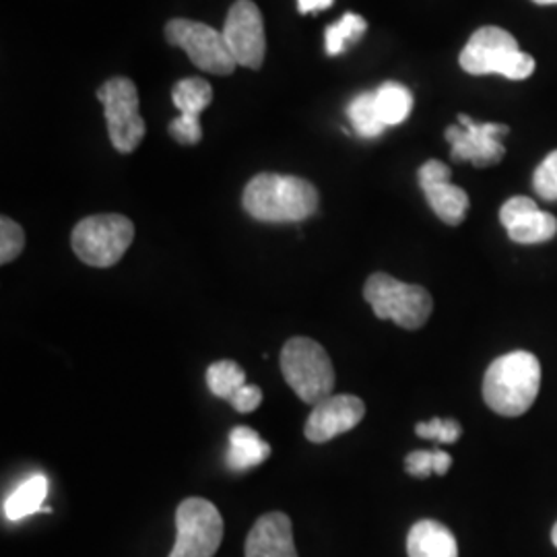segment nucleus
Segmentation results:
<instances>
[{
    "label": "nucleus",
    "instance_id": "obj_1",
    "mask_svg": "<svg viewBox=\"0 0 557 557\" xmlns=\"http://www.w3.org/2000/svg\"><path fill=\"white\" fill-rule=\"evenodd\" d=\"M242 205L262 223H299L319 211L320 195L308 180L283 174H259L244 188Z\"/></svg>",
    "mask_w": 557,
    "mask_h": 557
},
{
    "label": "nucleus",
    "instance_id": "obj_2",
    "mask_svg": "<svg viewBox=\"0 0 557 557\" xmlns=\"http://www.w3.org/2000/svg\"><path fill=\"white\" fill-rule=\"evenodd\" d=\"M541 388V363L529 351H512L492 361L483 379V398L504 418L524 416Z\"/></svg>",
    "mask_w": 557,
    "mask_h": 557
},
{
    "label": "nucleus",
    "instance_id": "obj_3",
    "mask_svg": "<svg viewBox=\"0 0 557 557\" xmlns=\"http://www.w3.org/2000/svg\"><path fill=\"white\" fill-rule=\"evenodd\" d=\"M460 69L469 75H502L506 79L522 81L533 75L535 59L518 48L510 32L485 25L467 41L460 52Z\"/></svg>",
    "mask_w": 557,
    "mask_h": 557
},
{
    "label": "nucleus",
    "instance_id": "obj_4",
    "mask_svg": "<svg viewBox=\"0 0 557 557\" xmlns=\"http://www.w3.org/2000/svg\"><path fill=\"white\" fill-rule=\"evenodd\" d=\"M283 379L306 405H319L333 395L335 368L326 349L312 338H289L281 351Z\"/></svg>",
    "mask_w": 557,
    "mask_h": 557
},
{
    "label": "nucleus",
    "instance_id": "obj_5",
    "mask_svg": "<svg viewBox=\"0 0 557 557\" xmlns=\"http://www.w3.org/2000/svg\"><path fill=\"white\" fill-rule=\"evenodd\" d=\"M363 298L380 320H393L407 331L421 329L434 308L428 289L421 285L403 283L386 273H374L366 281Z\"/></svg>",
    "mask_w": 557,
    "mask_h": 557
},
{
    "label": "nucleus",
    "instance_id": "obj_6",
    "mask_svg": "<svg viewBox=\"0 0 557 557\" xmlns=\"http://www.w3.org/2000/svg\"><path fill=\"white\" fill-rule=\"evenodd\" d=\"M133 239H135L133 221L116 213H103V215H91L81 220L73 230L71 244L75 255L85 264L96 269H108V267H114L124 257Z\"/></svg>",
    "mask_w": 557,
    "mask_h": 557
},
{
    "label": "nucleus",
    "instance_id": "obj_7",
    "mask_svg": "<svg viewBox=\"0 0 557 557\" xmlns=\"http://www.w3.org/2000/svg\"><path fill=\"white\" fill-rule=\"evenodd\" d=\"M110 140L119 153H133L145 139V120L139 112L137 85L126 77L108 79L98 89Z\"/></svg>",
    "mask_w": 557,
    "mask_h": 557
},
{
    "label": "nucleus",
    "instance_id": "obj_8",
    "mask_svg": "<svg viewBox=\"0 0 557 557\" xmlns=\"http://www.w3.org/2000/svg\"><path fill=\"white\" fill-rule=\"evenodd\" d=\"M165 40L174 48H182L193 64L205 73L225 77L238 66L225 46L223 34L207 23L172 20L165 25Z\"/></svg>",
    "mask_w": 557,
    "mask_h": 557
},
{
    "label": "nucleus",
    "instance_id": "obj_9",
    "mask_svg": "<svg viewBox=\"0 0 557 557\" xmlns=\"http://www.w3.org/2000/svg\"><path fill=\"white\" fill-rule=\"evenodd\" d=\"M176 543L170 557H213L223 541L220 510L202 498L184 499L176 512Z\"/></svg>",
    "mask_w": 557,
    "mask_h": 557
},
{
    "label": "nucleus",
    "instance_id": "obj_10",
    "mask_svg": "<svg viewBox=\"0 0 557 557\" xmlns=\"http://www.w3.org/2000/svg\"><path fill=\"white\" fill-rule=\"evenodd\" d=\"M506 124H479L467 114H458V124L446 128V140L450 143V158L455 161H469L475 168L496 165L506 156L502 137L508 135Z\"/></svg>",
    "mask_w": 557,
    "mask_h": 557
},
{
    "label": "nucleus",
    "instance_id": "obj_11",
    "mask_svg": "<svg viewBox=\"0 0 557 557\" xmlns=\"http://www.w3.org/2000/svg\"><path fill=\"white\" fill-rule=\"evenodd\" d=\"M223 40L238 66L259 71L267 54L264 21L252 0H236L223 25Z\"/></svg>",
    "mask_w": 557,
    "mask_h": 557
},
{
    "label": "nucleus",
    "instance_id": "obj_12",
    "mask_svg": "<svg viewBox=\"0 0 557 557\" xmlns=\"http://www.w3.org/2000/svg\"><path fill=\"white\" fill-rule=\"evenodd\" d=\"M419 186L432 211L446 225H460L469 211L467 193L450 184V168L438 160L425 161L418 172Z\"/></svg>",
    "mask_w": 557,
    "mask_h": 557
},
{
    "label": "nucleus",
    "instance_id": "obj_13",
    "mask_svg": "<svg viewBox=\"0 0 557 557\" xmlns=\"http://www.w3.org/2000/svg\"><path fill=\"white\" fill-rule=\"evenodd\" d=\"M366 416V405L354 395H331L314 405L310 418L304 425L306 438L314 444H324L341 434L351 432Z\"/></svg>",
    "mask_w": 557,
    "mask_h": 557
},
{
    "label": "nucleus",
    "instance_id": "obj_14",
    "mask_svg": "<svg viewBox=\"0 0 557 557\" xmlns=\"http://www.w3.org/2000/svg\"><path fill=\"white\" fill-rule=\"evenodd\" d=\"M172 101L178 108L180 116L170 122L168 131L180 145H197L202 139L200 114L213 101V87L202 77H186L172 89Z\"/></svg>",
    "mask_w": 557,
    "mask_h": 557
},
{
    "label": "nucleus",
    "instance_id": "obj_15",
    "mask_svg": "<svg viewBox=\"0 0 557 557\" xmlns=\"http://www.w3.org/2000/svg\"><path fill=\"white\" fill-rule=\"evenodd\" d=\"M499 221L508 236L517 244H543L556 238L557 220L541 211L537 202L529 197H512L499 209Z\"/></svg>",
    "mask_w": 557,
    "mask_h": 557
},
{
    "label": "nucleus",
    "instance_id": "obj_16",
    "mask_svg": "<svg viewBox=\"0 0 557 557\" xmlns=\"http://www.w3.org/2000/svg\"><path fill=\"white\" fill-rule=\"evenodd\" d=\"M246 557H298L289 517L283 512L260 517L246 539Z\"/></svg>",
    "mask_w": 557,
    "mask_h": 557
},
{
    "label": "nucleus",
    "instance_id": "obj_17",
    "mask_svg": "<svg viewBox=\"0 0 557 557\" xmlns=\"http://www.w3.org/2000/svg\"><path fill=\"white\" fill-rule=\"evenodd\" d=\"M409 557H458V543L438 520H419L407 537Z\"/></svg>",
    "mask_w": 557,
    "mask_h": 557
},
{
    "label": "nucleus",
    "instance_id": "obj_18",
    "mask_svg": "<svg viewBox=\"0 0 557 557\" xmlns=\"http://www.w3.org/2000/svg\"><path fill=\"white\" fill-rule=\"evenodd\" d=\"M269 457H271V446L262 442L259 432L246 425L232 430L230 448L225 455V462L232 471H246V469L259 467L260 462H264Z\"/></svg>",
    "mask_w": 557,
    "mask_h": 557
},
{
    "label": "nucleus",
    "instance_id": "obj_19",
    "mask_svg": "<svg viewBox=\"0 0 557 557\" xmlns=\"http://www.w3.org/2000/svg\"><path fill=\"white\" fill-rule=\"evenodd\" d=\"M46 496H48V479L44 475L25 479L15 492L4 499V504H2L4 517L13 522L32 517V515L44 510Z\"/></svg>",
    "mask_w": 557,
    "mask_h": 557
},
{
    "label": "nucleus",
    "instance_id": "obj_20",
    "mask_svg": "<svg viewBox=\"0 0 557 557\" xmlns=\"http://www.w3.org/2000/svg\"><path fill=\"white\" fill-rule=\"evenodd\" d=\"M376 110L384 126H397L409 119L413 110V94L397 81H388L374 91Z\"/></svg>",
    "mask_w": 557,
    "mask_h": 557
},
{
    "label": "nucleus",
    "instance_id": "obj_21",
    "mask_svg": "<svg viewBox=\"0 0 557 557\" xmlns=\"http://www.w3.org/2000/svg\"><path fill=\"white\" fill-rule=\"evenodd\" d=\"M368 32V21L358 13H345L337 23L329 25L324 32V50L329 57L343 54L351 44H358Z\"/></svg>",
    "mask_w": 557,
    "mask_h": 557
},
{
    "label": "nucleus",
    "instance_id": "obj_22",
    "mask_svg": "<svg viewBox=\"0 0 557 557\" xmlns=\"http://www.w3.org/2000/svg\"><path fill=\"white\" fill-rule=\"evenodd\" d=\"M246 384H248L246 382V372L232 359L215 361L207 370V386H209V391L215 397L223 398L227 403L236 397L239 388H244Z\"/></svg>",
    "mask_w": 557,
    "mask_h": 557
},
{
    "label": "nucleus",
    "instance_id": "obj_23",
    "mask_svg": "<svg viewBox=\"0 0 557 557\" xmlns=\"http://www.w3.org/2000/svg\"><path fill=\"white\" fill-rule=\"evenodd\" d=\"M347 114H349L356 133L363 139H376L386 128L384 122L380 120L379 110H376L374 91H363V94H359L358 98H354L347 108Z\"/></svg>",
    "mask_w": 557,
    "mask_h": 557
},
{
    "label": "nucleus",
    "instance_id": "obj_24",
    "mask_svg": "<svg viewBox=\"0 0 557 557\" xmlns=\"http://www.w3.org/2000/svg\"><path fill=\"white\" fill-rule=\"evenodd\" d=\"M453 457L444 450H416L405 460L409 475L428 479L430 475H446L450 471Z\"/></svg>",
    "mask_w": 557,
    "mask_h": 557
},
{
    "label": "nucleus",
    "instance_id": "obj_25",
    "mask_svg": "<svg viewBox=\"0 0 557 557\" xmlns=\"http://www.w3.org/2000/svg\"><path fill=\"white\" fill-rule=\"evenodd\" d=\"M25 246V232L21 230L20 223L9 218L0 220V262L9 264L11 260L17 259Z\"/></svg>",
    "mask_w": 557,
    "mask_h": 557
},
{
    "label": "nucleus",
    "instance_id": "obj_26",
    "mask_svg": "<svg viewBox=\"0 0 557 557\" xmlns=\"http://www.w3.org/2000/svg\"><path fill=\"white\" fill-rule=\"evenodd\" d=\"M533 188L539 197L549 202L557 200V151H552L545 160L539 163L533 176Z\"/></svg>",
    "mask_w": 557,
    "mask_h": 557
},
{
    "label": "nucleus",
    "instance_id": "obj_27",
    "mask_svg": "<svg viewBox=\"0 0 557 557\" xmlns=\"http://www.w3.org/2000/svg\"><path fill=\"white\" fill-rule=\"evenodd\" d=\"M416 434L419 438L438 440L440 444H455L462 434V428L455 419L434 418L428 423H418Z\"/></svg>",
    "mask_w": 557,
    "mask_h": 557
},
{
    "label": "nucleus",
    "instance_id": "obj_28",
    "mask_svg": "<svg viewBox=\"0 0 557 557\" xmlns=\"http://www.w3.org/2000/svg\"><path fill=\"white\" fill-rule=\"evenodd\" d=\"M262 403V391L255 384H246L239 388L238 395L230 400V405L239 413H252L257 411Z\"/></svg>",
    "mask_w": 557,
    "mask_h": 557
},
{
    "label": "nucleus",
    "instance_id": "obj_29",
    "mask_svg": "<svg viewBox=\"0 0 557 557\" xmlns=\"http://www.w3.org/2000/svg\"><path fill=\"white\" fill-rule=\"evenodd\" d=\"M335 0H298V11L301 15H312L319 11H326L329 7H333Z\"/></svg>",
    "mask_w": 557,
    "mask_h": 557
},
{
    "label": "nucleus",
    "instance_id": "obj_30",
    "mask_svg": "<svg viewBox=\"0 0 557 557\" xmlns=\"http://www.w3.org/2000/svg\"><path fill=\"white\" fill-rule=\"evenodd\" d=\"M537 4H557V0H533Z\"/></svg>",
    "mask_w": 557,
    "mask_h": 557
},
{
    "label": "nucleus",
    "instance_id": "obj_31",
    "mask_svg": "<svg viewBox=\"0 0 557 557\" xmlns=\"http://www.w3.org/2000/svg\"><path fill=\"white\" fill-rule=\"evenodd\" d=\"M552 541H554V545L557 547V522L556 527H554V531H552Z\"/></svg>",
    "mask_w": 557,
    "mask_h": 557
}]
</instances>
